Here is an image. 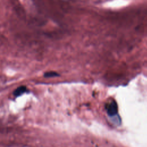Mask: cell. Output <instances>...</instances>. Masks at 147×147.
<instances>
[{"label":"cell","instance_id":"cell-2","mask_svg":"<svg viewBox=\"0 0 147 147\" xmlns=\"http://www.w3.org/2000/svg\"><path fill=\"white\" fill-rule=\"evenodd\" d=\"M26 91V87L24 86H21L18 87L17 88H16L13 94L15 96H19L23 94L25 91Z\"/></svg>","mask_w":147,"mask_h":147},{"label":"cell","instance_id":"cell-3","mask_svg":"<svg viewBox=\"0 0 147 147\" xmlns=\"http://www.w3.org/2000/svg\"><path fill=\"white\" fill-rule=\"evenodd\" d=\"M57 76H59L58 73L55 71H49L44 74V76L45 78H52V77H56Z\"/></svg>","mask_w":147,"mask_h":147},{"label":"cell","instance_id":"cell-1","mask_svg":"<svg viewBox=\"0 0 147 147\" xmlns=\"http://www.w3.org/2000/svg\"><path fill=\"white\" fill-rule=\"evenodd\" d=\"M106 110L108 115L110 116H113L117 114L118 112L117 104L115 101H111L106 105Z\"/></svg>","mask_w":147,"mask_h":147}]
</instances>
